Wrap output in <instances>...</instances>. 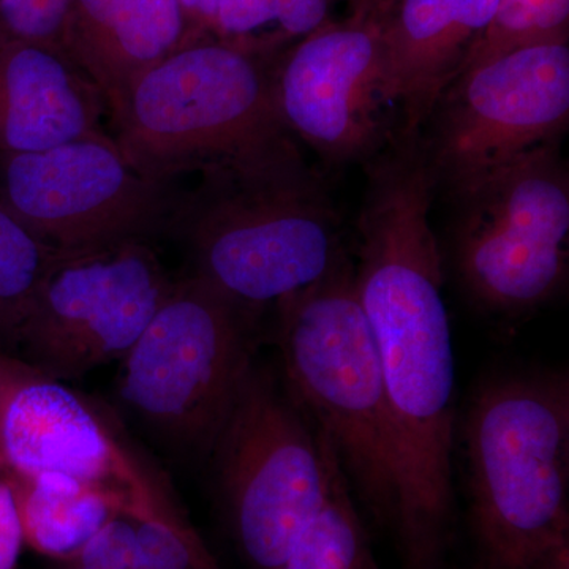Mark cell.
<instances>
[{
    "label": "cell",
    "mask_w": 569,
    "mask_h": 569,
    "mask_svg": "<svg viewBox=\"0 0 569 569\" xmlns=\"http://www.w3.org/2000/svg\"><path fill=\"white\" fill-rule=\"evenodd\" d=\"M355 284L395 437L402 569H445L455 527L456 365L443 260L430 223L437 181L418 134L366 163Z\"/></svg>",
    "instance_id": "cell-1"
},
{
    "label": "cell",
    "mask_w": 569,
    "mask_h": 569,
    "mask_svg": "<svg viewBox=\"0 0 569 569\" xmlns=\"http://www.w3.org/2000/svg\"><path fill=\"white\" fill-rule=\"evenodd\" d=\"M468 527L477 569H533L569 541V377L519 370L468 400Z\"/></svg>",
    "instance_id": "cell-2"
},
{
    "label": "cell",
    "mask_w": 569,
    "mask_h": 569,
    "mask_svg": "<svg viewBox=\"0 0 569 569\" xmlns=\"http://www.w3.org/2000/svg\"><path fill=\"white\" fill-rule=\"evenodd\" d=\"M168 238L186 247L190 274L261 312L351 257L323 178L302 153L200 174Z\"/></svg>",
    "instance_id": "cell-3"
},
{
    "label": "cell",
    "mask_w": 569,
    "mask_h": 569,
    "mask_svg": "<svg viewBox=\"0 0 569 569\" xmlns=\"http://www.w3.org/2000/svg\"><path fill=\"white\" fill-rule=\"evenodd\" d=\"M274 62L213 39L186 44L108 108L111 138L134 170L167 183L299 156L277 108Z\"/></svg>",
    "instance_id": "cell-4"
},
{
    "label": "cell",
    "mask_w": 569,
    "mask_h": 569,
    "mask_svg": "<svg viewBox=\"0 0 569 569\" xmlns=\"http://www.w3.org/2000/svg\"><path fill=\"white\" fill-rule=\"evenodd\" d=\"M274 309L288 391L331 447L356 505L378 529L392 531L395 437L376 346L356 295L353 257L279 299Z\"/></svg>",
    "instance_id": "cell-5"
},
{
    "label": "cell",
    "mask_w": 569,
    "mask_h": 569,
    "mask_svg": "<svg viewBox=\"0 0 569 569\" xmlns=\"http://www.w3.org/2000/svg\"><path fill=\"white\" fill-rule=\"evenodd\" d=\"M224 518L250 569H280L323 509L339 466L268 369L250 366L211 451Z\"/></svg>",
    "instance_id": "cell-6"
},
{
    "label": "cell",
    "mask_w": 569,
    "mask_h": 569,
    "mask_svg": "<svg viewBox=\"0 0 569 569\" xmlns=\"http://www.w3.org/2000/svg\"><path fill=\"white\" fill-rule=\"evenodd\" d=\"M260 317L198 277L174 280L122 358V399L170 443L209 455L253 365Z\"/></svg>",
    "instance_id": "cell-7"
},
{
    "label": "cell",
    "mask_w": 569,
    "mask_h": 569,
    "mask_svg": "<svg viewBox=\"0 0 569 569\" xmlns=\"http://www.w3.org/2000/svg\"><path fill=\"white\" fill-rule=\"evenodd\" d=\"M452 264L479 309L526 317L567 287L569 173L561 142L451 194Z\"/></svg>",
    "instance_id": "cell-8"
},
{
    "label": "cell",
    "mask_w": 569,
    "mask_h": 569,
    "mask_svg": "<svg viewBox=\"0 0 569 569\" xmlns=\"http://www.w3.org/2000/svg\"><path fill=\"white\" fill-rule=\"evenodd\" d=\"M569 40L530 44L473 63L440 97L425 129L427 159L449 194L563 140Z\"/></svg>",
    "instance_id": "cell-9"
},
{
    "label": "cell",
    "mask_w": 569,
    "mask_h": 569,
    "mask_svg": "<svg viewBox=\"0 0 569 569\" xmlns=\"http://www.w3.org/2000/svg\"><path fill=\"white\" fill-rule=\"evenodd\" d=\"M181 194L134 170L108 133L0 153V204L62 252L168 238Z\"/></svg>",
    "instance_id": "cell-10"
},
{
    "label": "cell",
    "mask_w": 569,
    "mask_h": 569,
    "mask_svg": "<svg viewBox=\"0 0 569 569\" xmlns=\"http://www.w3.org/2000/svg\"><path fill=\"white\" fill-rule=\"evenodd\" d=\"M173 283L149 242L58 250L11 346L47 376L82 377L122 361Z\"/></svg>",
    "instance_id": "cell-11"
},
{
    "label": "cell",
    "mask_w": 569,
    "mask_h": 569,
    "mask_svg": "<svg viewBox=\"0 0 569 569\" xmlns=\"http://www.w3.org/2000/svg\"><path fill=\"white\" fill-rule=\"evenodd\" d=\"M280 118L329 167L366 163L395 134L381 21H328L274 62Z\"/></svg>",
    "instance_id": "cell-12"
},
{
    "label": "cell",
    "mask_w": 569,
    "mask_h": 569,
    "mask_svg": "<svg viewBox=\"0 0 569 569\" xmlns=\"http://www.w3.org/2000/svg\"><path fill=\"white\" fill-rule=\"evenodd\" d=\"M0 471L81 479L121 498L126 512L168 496L88 400L7 355H0Z\"/></svg>",
    "instance_id": "cell-13"
},
{
    "label": "cell",
    "mask_w": 569,
    "mask_h": 569,
    "mask_svg": "<svg viewBox=\"0 0 569 569\" xmlns=\"http://www.w3.org/2000/svg\"><path fill=\"white\" fill-rule=\"evenodd\" d=\"M497 0H396L381 22L389 97L399 126L425 129L440 97L467 69Z\"/></svg>",
    "instance_id": "cell-14"
},
{
    "label": "cell",
    "mask_w": 569,
    "mask_h": 569,
    "mask_svg": "<svg viewBox=\"0 0 569 569\" xmlns=\"http://www.w3.org/2000/svg\"><path fill=\"white\" fill-rule=\"evenodd\" d=\"M107 103L66 51L0 43V153L48 151L99 137Z\"/></svg>",
    "instance_id": "cell-15"
},
{
    "label": "cell",
    "mask_w": 569,
    "mask_h": 569,
    "mask_svg": "<svg viewBox=\"0 0 569 569\" xmlns=\"http://www.w3.org/2000/svg\"><path fill=\"white\" fill-rule=\"evenodd\" d=\"M190 44L179 0H71L63 50L107 110L144 71Z\"/></svg>",
    "instance_id": "cell-16"
},
{
    "label": "cell",
    "mask_w": 569,
    "mask_h": 569,
    "mask_svg": "<svg viewBox=\"0 0 569 569\" xmlns=\"http://www.w3.org/2000/svg\"><path fill=\"white\" fill-rule=\"evenodd\" d=\"M0 473L13 488L26 545L52 559H74L104 523L126 512L121 498L81 479Z\"/></svg>",
    "instance_id": "cell-17"
},
{
    "label": "cell",
    "mask_w": 569,
    "mask_h": 569,
    "mask_svg": "<svg viewBox=\"0 0 569 569\" xmlns=\"http://www.w3.org/2000/svg\"><path fill=\"white\" fill-rule=\"evenodd\" d=\"M340 0H220L212 39L236 50L277 59L331 21Z\"/></svg>",
    "instance_id": "cell-18"
},
{
    "label": "cell",
    "mask_w": 569,
    "mask_h": 569,
    "mask_svg": "<svg viewBox=\"0 0 569 569\" xmlns=\"http://www.w3.org/2000/svg\"><path fill=\"white\" fill-rule=\"evenodd\" d=\"M280 569H381L346 478L337 475L323 509Z\"/></svg>",
    "instance_id": "cell-19"
},
{
    "label": "cell",
    "mask_w": 569,
    "mask_h": 569,
    "mask_svg": "<svg viewBox=\"0 0 569 569\" xmlns=\"http://www.w3.org/2000/svg\"><path fill=\"white\" fill-rule=\"evenodd\" d=\"M56 252L0 204V343H13Z\"/></svg>",
    "instance_id": "cell-20"
},
{
    "label": "cell",
    "mask_w": 569,
    "mask_h": 569,
    "mask_svg": "<svg viewBox=\"0 0 569 569\" xmlns=\"http://www.w3.org/2000/svg\"><path fill=\"white\" fill-rule=\"evenodd\" d=\"M569 40V0H497L490 22L467 69L503 52Z\"/></svg>",
    "instance_id": "cell-21"
},
{
    "label": "cell",
    "mask_w": 569,
    "mask_h": 569,
    "mask_svg": "<svg viewBox=\"0 0 569 569\" xmlns=\"http://www.w3.org/2000/svg\"><path fill=\"white\" fill-rule=\"evenodd\" d=\"M71 0H0V43L63 50Z\"/></svg>",
    "instance_id": "cell-22"
},
{
    "label": "cell",
    "mask_w": 569,
    "mask_h": 569,
    "mask_svg": "<svg viewBox=\"0 0 569 569\" xmlns=\"http://www.w3.org/2000/svg\"><path fill=\"white\" fill-rule=\"evenodd\" d=\"M70 561L71 569H141L140 546L129 535H104Z\"/></svg>",
    "instance_id": "cell-23"
},
{
    "label": "cell",
    "mask_w": 569,
    "mask_h": 569,
    "mask_svg": "<svg viewBox=\"0 0 569 569\" xmlns=\"http://www.w3.org/2000/svg\"><path fill=\"white\" fill-rule=\"evenodd\" d=\"M24 545L17 498L9 478L0 473V569H14Z\"/></svg>",
    "instance_id": "cell-24"
},
{
    "label": "cell",
    "mask_w": 569,
    "mask_h": 569,
    "mask_svg": "<svg viewBox=\"0 0 569 569\" xmlns=\"http://www.w3.org/2000/svg\"><path fill=\"white\" fill-rule=\"evenodd\" d=\"M179 3L186 17L190 43L212 39L220 0H179Z\"/></svg>",
    "instance_id": "cell-25"
},
{
    "label": "cell",
    "mask_w": 569,
    "mask_h": 569,
    "mask_svg": "<svg viewBox=\"0 0 569 569\" xmlns=\"http://www.w3.org/2000/svg\"><path fill=\"white\" fill-rule=\"evenodd\" d=\"M395 2L396 0H348L351 14L373 18V20L381 22H383Z\"/></svg>",
    "instance_id": "cell-26"
},
{
    "label": "cell",
    "mask_w": 569,
    "mask_h": 569,
    "mask_svg": "<svg viewBox=\"0 0 569 569\" xmlns=\"http://www.w3.org/2000/svg\"><path fill=\"white\" fill-rule=\"evenodd\" d=\"M533 569H569V541L550 549Z\"/></svg>",
    "instance_id": "cell-27"
}]
</instances>
